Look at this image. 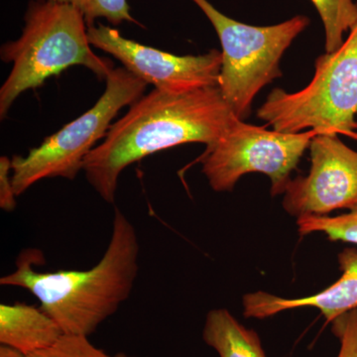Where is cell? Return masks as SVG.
<instances>
[{
	"label": "cell",
	"instance_id": "14",
	"mask_svg": "<svg viewBox=\"0 0 357 357\" xmlns=\"http://www.w3.org/2000/svg\"><path fill=\"white\" fill-rule=\"evenodd\" d=\"M301 236L324 234L332 241H342L357 245V204L342 215L297 218Z\"/></svg>",
	"mask_w": 357,
	"mask_h": 357
},
{
	"label": "cell",
	"instance_id": "13",
	"mask_svg": "<svg viewBox=\"0 0 357 357\" xmlns=\"http://www.w3.org/2000/svg\"><path fill=\"white\" fill-rule=\"evenodd\" d=\"M325 30L326 53L337 50L344 41L345 33L357 22V4L354 0H311Z\"/></svg>",
	"mask_w": 357,
	"mask_h": 357
},
{
	"label": "cell",
	"instance_id": "19",
	"mask_svg": "<svg viewBox=\"0 0 357 357\" xmlns=\"http://www.w3.org/2000/svg\"><path fill=\"white\" fill-rule=\"evenodd\" d=\"M0 357H25V356H23L20 351H15V349L1 345L0 347Z\"/></svg>",
	"mask_w": 357,
	"mask_h": 357
},
{
	"label": "cell",
	"instance_id": "1",
	"mask_svg": "<svg viewBox=\"0 0 357 357\" xmlns=\"http://www.w3.org/2000/svg\"><path fill=\"white\" fill-rule=\"evenodd\" d=\"M239 119L218 86L170 93L154 89L112 124L83 164L89 184L114 204L121 173L135 162L187 143H215Z\"/></svg>",
	"mask_w": 357,
	"mask_h": 357
},
{
	"label": "cell",
	"instance_id": "2",
	"mask_svg": "<svg viewBox=\"0 0 357 357\" xmlns=\"http://www.w3.org/2000/svg\"><path fill=\"white\" fill-rule=\"evenodd\" d=\"M139 252L133 223L116 208L109 245L91 269L40 272L32 267L33 255H22L0 285L29 291L64 333L89 337L132 292Z\"/></svg>",
	"mask_w": 357,
	"mask_h": 357
},
{
	"label": "cell",
	"instance_id": "16",
	"mask_svg": "<svg viewBox=\"0 0 357 357\" xmlns=\"http://www.w3.org/2000/svg\"><path fill=\"white\" fill-rule=\"evenodd\" d=\"M25 357H135L124 352L109 354L89 342V337L64 333L57 342Z\"/></svg>",
	"mask_w": 357,
	"mask_h": 357
},
{
	"label": "cell",
	"instance_id": "11",
	"mask_svg": "<svg viewBox=\"0 0 357 357\" xmlns=\"http://www.w3.org/2000/svg\"><path fill=\"white\" fill-rule=\"evenodd\" d=\"M62 328L41 307L24 303L0 305V344L29 356L55 344Z\"/></svg>",
	"mask_w": 357,
	"mask_h": 357
},
{
	"label": "cell",
	"instance_id": "7",
	"mask_svg": "<svg viewBox=\"0 0 357 357\" xmlns=\"http://www.w3.org/2000/svg\"><path fill=\"white\" fill-rule=\"evenodd\" d=\"M316 131L285 133L237 119L198 159L215 192H231L239 178L261 173L271 181L272 196L283 195Z\"/></svg>",
	"mask_w": 357,
	"mask_h": 357
},
{
	"label": "cell",
	"instance_id": "10",
	"mask_svg": "<svg viewBox=\"0 0 357 357\" xmlns=\"http://www.w3.org/2000/svg\"><path fill=\"white\" fill-rule=\"evenodd\" d=\"M342 276L325 290L303 298L279 297L271 293H248L243 296V314L248 319L271 318L280 312L311 307L318 309L326 323L332 324L345 312L357 309V249L344 248L337 255Z\"/></svg>",
	"mask_w": 357,
	"mask_h": 357
},
{
	"label": "cell",
	"instance_id": "8",
	"mask_svg": "<svg viewBox=\"0 0 357 357\" xmlns=\"http://www.w3.org/2000/svg\"><path fill=\"white\" fill-rule=\"evenodd\" d=\"M311 169L291 178L282 206L289 215L326 217L357 204V151L335 134H317L310 145Z\"/></svg>",
	"mask_w": 357,
	"mask_h": 357
},
{
	"label": "cell",
	"instance_id": "18",
	"mask_svg": "<svg viewBox=\"0 0 357 357\" xmlns=\"http://www.w3.org/2000/svg\"><path fill=\"white\" fill-rule=\"evenodd\" d=\"M16 197L11 159L2 156L0 158V208L6 211H13L16 208Z\"/></svg>",
	"mask_w": 357,
	"mask_h": 357
},
{
	"label": "cell",
	"instance_id": "12",
	"mask_svg": "<svg viewBox=\"0 0 357 357\" xmlns=\"http://www.w3.org/2000/svg\"><path fill=\"white\" fill-rule=\"evenodd\" d=\"M203 340L220 357H267L257 333L239 323L227 309L208 312Z\"/></svg>",
	"mask_w": 357,
	"mask_h": 357
},
{
	"label": "cell",
	"instance_id": "6",
	"mask_svg": "<svg viewBox=\"0 0 357 357\" xmlns=\"http://www.w3.org/2000/svg\"><path fill=\"white\" fill-rule=\"evenodd\" d=\"M105 82L102 96L91 109L47 137L26 156L11 159L17 196L44 178L74 180L83 171L84 159L96 142L105 137L119 112L144 96L148 84L123 67L114 68Z\"/></svg>",
	"mask_w": 357,
	"mask_h": 357
},
{
	"label": "cell",
	"instance_id": "9",
	"mask_svg": "<svg viewBox=\"0 0 357 357\" xmlns=\"http://www.w3.org/2000/svg\"><path fill=\"white\" fill-rule=\"evenodd\" d=\"M88 35L91 46L114 56L128 72L160 91L184 93L218 86L222 55L215 49L202 55H174L103 24L89 27Z\"/></svg>",
	"mask_w": 357,
	"mask_h": 357
},
{
	"label": "cell",
	"instance_id": "5",
	"mask_svg": "<svg viewBox=\"0 0 357 357\" xmlns=\"http://www.w3.org/2000/svg\"><path fill=\"white\" fill-rule=\"evenodd\" d=\"M215 28L222 44V64L218 89L241 121L267 84L282 77L281 59L310 25V18L296 15L278 24L253 26L232 20L208 0H192Z\"/></svg>",
	"mask_w": 357,
	"mask_h": 357
},
{
	"label": "cell",
	"instance_id": "20",
	"mask_svg": "<svg viewBox=\"0 0 357 357\" xmlns=\"http://www.w3.org/2000/svg\"><path fill=\"white\" fill-rule=\"evenodd\" d=\"M351 138H352V139L357 141V131H356V132L351 134Z\"/></svg>",
	"mask_w": 357,
	"mask_h": 357
},
{
	"label": "cell",
	"instance_id": "15",
	"mask_svg": "<svg viewBox=\"0 0 357 357\" xmlns=\"http://www.w3.org/2000/svg\"><path fill=\"white\" fill-rule=\"evenodd\" d=\"M68 4L84 16L88 27L95 25L98 20H105L116 26L123 22L141 25L131 14L128 0H49Z\"/></svg>",
	"mask_w": 357,
	"mask_h": 357
},
{
	"label": "cell",
	"instance_id": "3",
	"mask_svg": "<svg viewBox=\"0 0 357 357\" xmlns=\"http://www.w3.org/2000/svg\"><path fill=\"white\" fill-rule=\"evenodd\" d=\"M88 25L79 10L49 0H30L18 39L2 45L0 58L13 65L0 89V117L6 119L18 96L38 89L72 66L107 79L114 66L91 50Z\"/></svg>",
	"mask_w": 357,
	"mask_h": 357
},
{
	"label": "cell",
	"instance_id": "4",
	"mask_svg": "<svg viewBox=\"0 0 357 357\" xmlns=\"http://www.w3.org/2000/svg\"><path fill=\"white\" fill-rule=\"evenodd\" d=\"M257 116L280 132L314 130L349 137L356 132L357 22L337 50L317 59L314 77L304 89H274Z\"/></svg>",
	"mask_w": 357,
	"mask_h": 357
},
{
	"label": "cell",
	"instance_id": "17",
	"mask_svg": "<svg viewBox=\"0 0 357 357\" xmlns=\"http://www.w3.org/2000/svg\"><path fill=\"white\" fill-rule=\"evenodd\" d=\"M332 332L340 342L337 357H357V309L335 319Z\"/></svg>",
	"mask_w": 357,
	"mask_h": 357
}]
</instances>
